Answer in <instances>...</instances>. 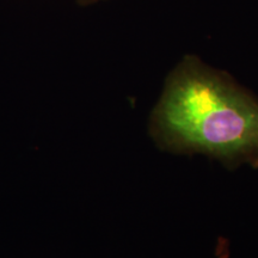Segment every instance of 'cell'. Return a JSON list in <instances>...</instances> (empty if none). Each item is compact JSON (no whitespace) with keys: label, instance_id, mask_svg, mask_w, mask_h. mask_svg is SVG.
I'll return each instance as SVG.
<instances>
[{"label":"cell","instance_id":"7a4b0ae2","mask_svg":"<svg viewBox=\"0 0 258 258\" xmlns=\"http://www.w3.org/2000/svg\"><path fill=\"white\" fill-rule=\"evenodd\" d=\"M77 2H78V4L82 6H89V5L96 4V3L103 2V0H77Z\"/></svg>","mask_w":258,"mask_h":258},{"label":"cell","instance_id":"6da1fadb","mask_svg":"<svg viewBox=\"0 0 258 258\" xmlns=\"http://www.w3.org/2000/svg\"><path fill=\"white\" fill-rule=\"evenodd\" d=\"M157 145L226 166H258V99L227 73L185 55L166 77L150 120Z\"/></svg>","mask_w":258,"mask_h":258}]
</instances>
